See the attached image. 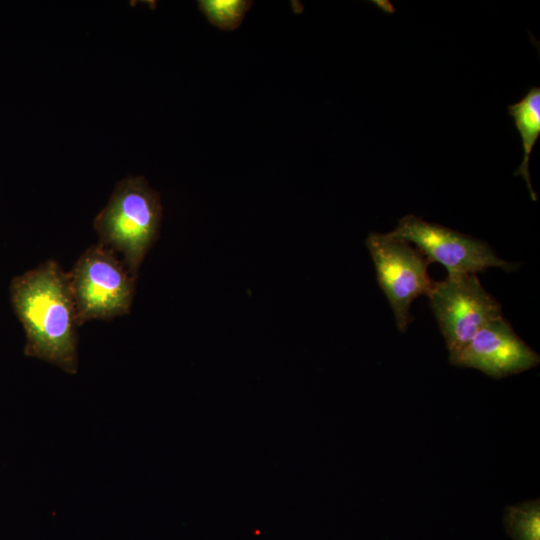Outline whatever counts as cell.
<instances>
[{
  "label": "cell",
  "mask_w": 540,
  "mask_h": 540,
  "mask_svg": "<svg viewBox=\"0 0 540 540\" xmlns=\"http://www.w3.org/2000/svg\"><path fill=\"white\" fill-rule=\"evenodd\" d=\"M508 113L514 119L524 151L522 163L514 174L524 178L532 200H536L529 175V159L540 136V88L531 87L521 100L508 106Z\"/></svg>",
  "instance_id": "ba28073f"
},
{
  "label": "cell",
  "mask_w": 540,
  "mask_h": 540,
  "mask_svg": "<svg viewBox=\"0 0 540 540\" xmlns=\"http://www.w3.org/2000/svg\"><path fill=\"white\" fill-rule=\"evenodd\" d=\"M449 362L498 379L537 366L540 357L502 316L481 327L458 354L449 357Z\"/></svg>",
  "instance_id": "52a82bcc"
},
{
  "label": "cell",
  "mask_w": 540,
  "mask_h": 540,
  "mask_svg": "<svg viewBox=\"0 0 540 540\" xmlns=\"http://www.w3.org/2000/svg\"><path fill=\"white\" fill-rule=\"evenodd\" d=\"M366 246L397 328L404 332L411 321V303L420 295L428 296L432 288L433 281L427 271L430 262L410 243L388 233H369Z\"/></svg>",
  "instance_id": "5b68a950"
},
{
  "label": "cell",
  "mask_w": 540,
  "mask_h": 540,
  "mask_svg": "<svg viewBox=\"0 0 540 540\" xmlns=\"http://www.w3.org/2000/svg\"><path fill=\"white\" fill-rule=\"evenodd\" d=\"M503 525L512 540H540V500L505 507Z\"/></svg>",
  "instance_id": "9c48e42d"
},
{
  "label": "cell",
  "mask_w": 540,
  "mask_h": 540,
  "mask_svg": "<svg viewBox=\"0 0 540 540\" xmlns=\"http://www.w3.org/2000/svg\"><path fill=\"white\" fill-rule=\"evenodd\" d=\"M251 5L244 0H202L199 7L207 19L223 30L237 28Z\"/></svg>",
  "instance_id": "30bf717a"
},
{
  "label": "cell",
  "mask_w": 540,
  "mask_h": 540,
  "mask_svg": "<svg viewBox=\"0 0 540 540\" xmlns=\"http://www.w3.org/2000/svg\"><path fill=\"white\" fill-rule=\"evenodd\" d=\"M68 280L78 326L129 312L135 277L115 252L103 244L83 252L68 273Z\"/></svg>",
  "instance_id": "3957f363"
},
{
  "label": "cell",
  "mask_w": 540,
  "mask_h": 540,
  "mask_svg": "<svg viewBox=\"0 0 540 540\" xmlns=\"http://www.w3.org/2000/svg\"><path fill=\"white\" fill-rule=\"evenodd\" d=\"M428 298L449 357L458 354L486 323L502 317L500 304L475 274H448L433 282Z\"/></svg>",
  "instance_id": "277c9868"
},
{
  "label": "cell",
  "mask_w": 540,
  "mask_h": 540,
  "mask_svg": "<svg viewBox=\"0 0 540 540\" xmlns=\"http://www.w3.org/2000/svg\"><path fill=\"white\" fill-rule=\"evenodd\" d=\"M11 301L26 335L25 353L75 374L77 319L68 274L49 260L16 277Z\"/></svg>",
  "instance_id": "6da1fadb"
},
{
  "label": "cell",
  "mask_w": 540,
  "mask_h": 540,
  "mask_svg": "<svg viewBox=\"0 0 540 540\" xmlns=\"http://www.w3.org/2000/svg\"><path fill=\"white\" fill-rule=\"evenodd\" d=\"M388 234L415 244L429 262L442 264L448 274H475L491 267L504 271L516 268L499 258L485 242L414 215L401 218Z\"/></svg>",
  "instance_id": "8992f818"
},
{
  "label": "cell",
  "mask_w": 540,
  "mask_h": 540,
  "mask_svg": "<svg viewBox=\"0 0 540 540\" xmlns=\"http://www.w3.org/2000/svg\"><path fill=\"white\" fill-rule=\"evenodd\" d=\"M162 216L160 198L147 181L138 177L122 180L106 206L95 218L101 244L122 256L132 276L157 238Z\"/></svg>",
  "instance_id": "7a4b0ae2"
}]
</instances>
